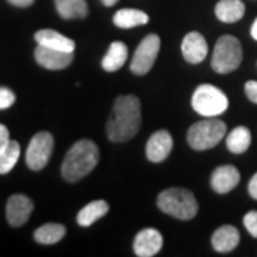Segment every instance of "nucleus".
<instances>
[{"mask_svg":"<svg viewBox=\"0 0 257 257\" xmlns=\"http://www.w3.org/2000/svg\"><path fill=\"white\" fill-rule=\"evenodd\" d=\"M140 100L133 94L119 96L111 109L106 132L111 142L123 143L136 136L142 124Z\"/></svg>","mask_w":257,"mask_h":257,"instance_id":"obj_1","label":"nucleus"},{"mask_svg":"<svg viewBox=\"0 0 257 257\" xmlns=\"http://www.w3.org/2000/svg\"><path fill=\"white\" fill-rule=\"evenodd\" d=\"M99 163V147L92 140L76 142L66 153L62 165V176L66 182L74 183L87 176Z\"/></svg>","mask_w":257,"mask_h":257,"instance_id":"obj_2","label":"nucleus"},{"mask_svg":"<svg viewBox=\"0 0 257 257\" xmlns=\"http://www.w3.org/2000/svg\"><path fill=\"white\" fill-rule=\"evenodd\" d=\"M157 207L179 220H190L196 217L199 211V204L194 194L190 190L180 187H172L160 193L157 197Z\"/></svg>","mask_w":257,"mask_h":257,"instance_id":"obj_3","label":"nucleus"},{"mask_svg":"<svg viewBox=\"0 0 257 257\" xmlns=\"http://www.w3.org/2000/svg\"><path fill=\"white\" fill-rule=\"evenodd\" d=\"M227 126L220 119L207 117L190 126L187 132V143L193 150H209L217 146L226 136Z\"/></svg>","mask_w":257,"mask_h":257,"instance_id":"obj_4","label":"nucleus"},{"mask_svg":"<svg viewBox=\"0 0 257 257\" xmlns=\"http://www.w3.org/2000/svg\"><path fill=\"white\" fill-rule=\"evenodd\" d=\"M243 50L239 39L230 35L219 37L211 56V67L214 72L221 74L236 70L241 63Z\"/></svg>","mask_w":257,"mask_h":257,"instance_id":"obj_5","label":"nucleus"},{"mask_svg":"<svg viewBox=\"0 0 257 257\" xmlns=\"http://www.w3.org/2000/svg\"><path fill=\"white\" fill-rule=\"evenodd\" d=\"M192 107L204 117H216L227 110L229 99L219 87L213 84H200L193 93Z\"/></svg>","mask_w":257,"mask_h":257,"instance_id":"obj_6","label":"nucleus"},{"mask_svg":"<svg viewBox=\"0 0 257 257\" xmlns=\"http://www.w3.org/2000/svg\"><path fill=\"white\" fill-rule=\"evenodd\" d=\"M55 146V139L47 132H40L35 135L28 146L26 152V163L29 169L33 172H39L45 169L49 163Z\"/></svg>","mask_w":257,"mask_h":257,"instance_id":"obj_7","label":"nucleus"},{"mask_svg":"<svg viewBox=\"0 0 257 257\" xmlns=\"http://www.w3.org/2000/svg\"><path fill=\"white\" fill-rule=\"evenodd\" d=\"M159 50H160V37L155 33L147 35L140 42V45L132 57L130 70L135 74H139V76L149 73L155 62H156Z\"/></svg>","mask_w":257,"mask_h":257,"instance_id":"obj_8","label":"nucleus"},{"mask_svg":"<svg viewBox=\"0 0 257 257\" xmlns=\"http://www.w3.org/2000/svg\"><path fill=\"white\" fill-rule=\"evenodd\" d=\"M35 209V203L25 194H13L8 200L6 206V219L12 227H20L28 223L32 211Z\"/></svg>","mask_w":257,"mask_h":257,"instance_id":"obj_9","label":"nucleus"},{"mask_svg":"<svg viewBox=\"0 0 257 257\" xmlns=\"http://www.w3.org/2000/svg\"><path fill=\"white\" fill-rule=\"evenodd\" d=\"M163 247V236L159 230L147 227L139 231L133 241L135 254L139 257H153Z\"/></svg>","mask_w":257,"mask_h":257,"instance_id":"obj_10","label":"nucleus"},{"mask_svg":"<svg viewBox=\"0 0 257 257\" xmlns=\"http://www.w3.org/2000/svg\"><path fill=\"white\" fill-rule=\"evenodd\" d=\"M36 62L49 70H62L73 62V52H63L39 45L35 50Z\"/></svg>","mask_w":257,"mask_h":257,"instance_id":"obj_11","label":"nucleus"},{"mask_svg":"<svg viewBox=\"0 0 257 257\" xmlns=\"http://www.w3.org/2000/svg\"><path fill=\"white\" fill-rule=\"evenodd\" d=\"M173 149V138L167 130H159L153 133L146 143V156L153 163L166 160Z\"/></svg>","mask_w":257,"mask_h":257,"instance_id":"obj_12","label":"nucleus"},{"mask_svg":"<svg viewBox=\"0 0 257 257\" xmlns=\"http://www.w3.org/2000/svg\"><path fill=\"white\" fill-rule=\"evenodd\" d=\"M207 52H209L207 42L199 32H190L184 36L182 42V53L186 62L192 64L200 63L206 59Z\"/></svg>","mask_w":257,"mask_h":257,"instance_id":"obj_13","label":"nucleus"},{"mask_svg":"<svg viewBox=\"0 0 257 257\" xmlns=\"http://www.w3.org/2000/svg\"><path fill=\"white\" fill-rule=\"evenodd\" d=\"M240 182L239 170L231 165H224L217 167L210 177L211 189L219 194H226L231 192Z\"/></svg>","mask_w":257,"mask_h":257,"instance_id":"obj_14","label":"nucleus"},{"mask_svg":"<svg viewBox=\"0 0 257 257\" xmlns=\"http://www.w3.org/2000/svg\"><path fill=\"white\" fill-rule=\"evenodd\" d=\"M240 241L239 230L234 226H221L211 236V246L219 253H229L237 247Z\"/></svg>","mask_w":257,"mask_h":257,"instance_id":"obj_15","label":"nucleus"},{"mask_svg":"<svg viewBox=\"0 0 257 257\" xmlns=\"http://www.w3.org/2000/svg\"><path fill=\"white\" fill-rule=\"evenodd\" d=\"M35 40L37 42V45L56 49V50H63V52H74V47H76L74 40L63 36L62 33L52 29H43V30L36 32Z\"/></svg>","mask_w":257,"mask_h":257,"instance_id":"obj_16","label":"nucleus"},{"mask_svg":"<svg viewBox=\"0 0 257 257\" xmlns=\"http://www.w3.org/2000/svg\"><path fill=\"white\" fill-rule=\"evenodd\" d=\"M246 6L241 0H220L216 5V18L223 23H236L244 16Z\"/></svg>","mask_w":257,"mask_h":257,"instance_id":"obj_17","label":"nucleus"},{"mask_svg":"<svg viewBox=\"0 0 257 257\" xmlns=\"http://www.w3.org/2000/svg\"><path fill=\"white\" fill-rule=\"evenodd\" d=\"M128 56L127 46L123 42H113L101 60V67L106 72H116L126 63Z\"/></svg>","mask_w":257,"mask_h":257,"instance_id":"obj_18","label":"nucleus"},{"mask_svg":"<svg viewBox=\"0 0 257 257\" xmlns=\"http://www.w3.org/2000/svg\"><path fill=\"white\" fill-rule=\"evenodd\" d=\"M109 211V203L104 200H94L86 204L82 210L77 213V224L82 227H89L94 221L104 217Z\"/></svg>","mask_w":257,"mask_h":257,"instance_id":"obj_19","label":"nucleus"},{"mask_svg":"<svg viewBox=\"0 0 257 257\" xmlns=\"http://www.w3.org/2000/svg\"><path fill=\"white\" fill-rule=\"evenodd\" d=\"M149 15L138 9H120L113 16V23L120 29H132L149 23Z\"/></svg>","mask_w":257,"mask_h":257,"instance_id":"obj_20","label":"nucleus"},{"mask_svg":"<svg viewBox=\"0 0 257 257\" xmlns=\"http://www.w3.org/2000/svg\"><path fill=\"white\" fill-rule=\"evenodd\" d=\"M56 10L64 20L84 19L89 13L86 0H55Z\"/></svg>","mask_w":257,"mask_h":257,"instance_id":"obj_21","label":"nucleus"},{"mask_svg":"<svg viewBox=\"0 0 257 257\" xmlns=\"http://www.w3.org/2000/svg\"><path fill=\"white\" fill-rule=\"evenodd\" d=\"M250 143H251V133L244 126L234 127L229 133V136L226 138V146L234 155L244 153L250 147Z\"/></svg>","mask_w":257,"mask_h":257,"instance_id":"obj_22","label":"nucleus"},{"mask_svg":"<svg viewBox=\"0 0 257 257\" xmlns=\"http://www.w3.org/2000/svg\"><path fill=\"white\" fill-rule=\"evenodd\" d=\"M64 234H66V227L63 224L46 223L35 231L33 237L40 244H55L63 239Z\"/></svg>","mask_w":257,"mask_h":257,"instance_id":"obj_23","label":"nucleus"},{"mask_svg":"<svg viewBox=\"0 0 257 257\" xmlns=\"http://www.w3.org/2000/svg\"><path fill=\"white\" fill-rule=\"evenodd\" d=\"M20 157V145L16 140H10L8 147L0 153V175H8L16 166Z\"/></svg>","mask_w":257,"mask_h":257,"instance_id":"obj_24","label":"nucleus"},{"mask_svg":"<svg viewBox=\"0 0 257 257\" xmlns=\"http://www.w3.org/2000/svg\"><path fill=\"white\" fill-rule=\"evenodd\" d=\"M243 224L247 229V231L257 239V211L251 210L244 214L243 217Z\"/></svg>","mask_w":257,"mask_h":257,"instance_id":"obj_25","label":"nucleus"},{"mask_svg":"<svg viewBox=\"0 0 257 257\" xmlns=\"http://www.w3.org/2000/svg\"><path fill=\"white\" fill-rule=\"evenodd\" d=\"M16 100V96L15 93L12 92L8 87H2L0 86V110H5V109H9L10 106L15 103Z\"/></svg>","mask_w":257,"mask_h":257,"instance_id":"obj_26","label":"nucleus"},{"mask_svg":"<svg viewBox=\"0 0 257 257\" xmlns=\"http://www.w3.org/2000/svg\"><path fill=\"white\" fill-rule=\"evenodd\" d=\"M244 92H246V96L248 97V100H251L253 103L257 104V82L256 80H248L246 84H244Z\"/></svg>","mask_w":257,"mask_h":257,"instance_id":"obj_27","label":"nucleus"},{"mask_svg":"<svg viewBox=\"0 0 257 257\" xmlns=\"http://www.w3.org/2000/svg\"><path fill=\"white\" fill-rule=\"evenodd\" d=\"M10 133L9 130H8V127L5 126V124H2L0 123V153L8 147V145L10 143Z\"/></svg>","mask_w":257,"mask_h":257,"instance_id":"obj_28","label":"nucleus"},{"mask_svg":"<svg viewBox=\"0 0 257 257\" xmlns=\"http://www.w3.org/2000/svg\"><path fill=\"white\" fill-rule=\"evenodd\" d=\"M248 193H250V196L253 197V199H256L257 200V173L251 179H250V182H248Z\"/></svg>","mask_w":257,"mask_h":257,"instance_id":"obj_29","label":"nucleus"},{"mask_svg":"<svg viewBox=\"0 0 257 257\" xmlns=\"http://www.w3.org/2000/svg\"><path fill=\"white\" fill-rule=\"evenodd\" d=\"M8 2L16 8H29L35 3V0H8Z\"/></svg>","mask_w":257,"mask_h":257,"instance_id":"obj_30","label":"nucleus"},{"mask_svg":"<svg viewBox=\"0 0 257 257\" xmlns=\"http://www.w3.org/2000/svg\"><path fill=\"white\" fill-rule=\"evenodd\" d=\"M251 37L257 40V19L254 20V23H253V26H251Z\"/></svg>","mask_w":257,"mask_h":257,"instance_id":"obj_31","label":"nucleus"},{"mask_svg":"<svg viewBox=\"0 0 257 257\" xmlns=\"http://www.w3.org/2000/svg\"><path fill=\"white\" fill-rule=\"evenodd\" d=\"M101 3L104 5V6H107V8H110V6H114L119 0H100Z\"/></svg>","mask_w":257,"mask_h":257,"instance_id":"obj_32","label":"nucleus"}]
</instances>
